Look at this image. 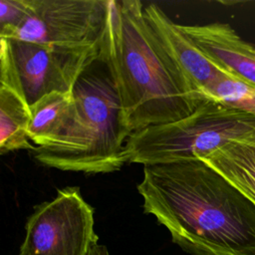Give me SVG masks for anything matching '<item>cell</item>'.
I'll return each mask as SVG.
<instances>
[{
	"mask_svg": "<svg viewBox=\"0 0 255 255\" xmlns=\"http://www.w3.org/2000/svg\"><path fill=\"white\" fill-rule=\"evenodd\" d=\"M143 211L190 255H255V204L202 159L143 165Z\"/></svg>",
	"mask_w": 255,
	"mask_h": 255,
	"instance_id": "cell-1",
	"label": "cell"
},
{
	"mask_svg": "<svg viewBox=\"0 0 255 255\" xmlns=\"http://www.w3.org/2000/svg\"><path fill=\"white\" fill-rule=\"evenodd\" d=\"M139 0H111L106 42L130 133L179 121L207 97L193 92L160 48Z\"/></svg>",
	"mask_w": 255,
	"mask_h": 255,
	"instance_id": "cell-2",
	"label": "cell"
},
{
	"mask_svg": "<svg viewBox=\"0 0 255 255\" xmlns=\"http://www.w3.org/2000/svg\"><path fill=\"white\" fill-rule=\"evenodd\" d=\"M107 33V32H106ZM68 120L57 137L36 146L34 157L44 165L89 174L111 173L126 163L127 128L106 35L102 50L72 90Z\"/></svg>",
	"mask_w": 255,
	"mask_h": 255,
	"instance_id": "cell-3",
	"label": "cell"
},
{
	"mask_svg": "<svg viewBox=\"0 0 255 255\" xmlns=\"http://www.w3.org/2000/svg\"><path fill=\"white\" fill-rule=\"evenodd\" d=\"M255 131V116L207 99L192 114L129 135L127 163L143 165L200 158Z\"/></svg>",
	"mask_w": 255,
	"mask_h": 255,
	"instance_id": "cell-4",
	"label": "cell"
},
{
	"mask_svg": "<svg viewBox=\"0 0 255 255\" xmlns=\"http://www.w3.org/2000/svg\"><path fill=\"white\" fill-rule=\"evenodd\" d=\"M103 41L65 48L0 38V85L15 91L29 107L54 92L72 93L84 70L100 55Z\"/></svg>",
	"mask_w": 255,
	"mask_h": 255,
	"instance_id": "cell-5",
	"label": "cell"
},
{
	"mask_svg": "<svg viewBox=\"0 0 255 255\" xmlns=\"http://www.w3.org/2000/svg\"><path fill=\"white\" fill-rule=\"evenodd\" d=\"M18 255H89L98 243L93 207L78 187L59 189L35 206Z\"/></svg>",
	"mask_w": 255,
	"mask_h": 255,
	"instance_id": "cell-6",
	"label": "cell"
},
{
	"mask_svg": "<svg viewBox=\"0 0 255 255\" xmlns=\"http://www.w3.org/2000/svg\"><path fill=\"white\" fill-rule=\"evenodd\" d=\"M111 0H29L24 21L4 39L40 45L85 48L107 32Z\"/></svg>",
	"mask_w": 255,
	"mask_h": 255,
	"instance_id": "cell-7",
	"label": "cell"
},
{
	"mask_svg": "<svg viewBox=\"0 0 255 255\" xmlns=\"http://www.w3.org/2000/svg\"><path fill=\"white\" fill-rule=\"evenodd\" d=\"M143 14L160 48L179 76L193 92L205 96L208 86L225 72L208 60L160 7L148 4L143 7Z\"/></svg>",
	"mask_w": 255,
	"mask_h": 255,
	"instance_id": "cell-8",
	"label": "cell"
},
{
	"mask_svg": "<svg viewBox=\"0 0 255 255\" xmlns=\"http://www.w3.org/2000/svg\"><path fill=\"white\" fill-rule=\"evenodd\" d=\"M196 48L226 74L255 86V46L225 23L180 25Z\"/></svg>",
	"mask_w": 255,
	"mask_h": 255,
	"instance_id": "cell-9",
	"label": "cell"
},
{
	"mask_svg": "<svg viewBox=\"0 0 255 255\" xmlns=\"http://www.w3.org/2000/svg\"><path fill=\"white\" fill-rule=\"evenodd\" d=\"M198 159L214 168L255 204V131Z\"/></svg>",
	"mask_w": 255,
	"mask_h": 255,
	"instance_id": "cell-10",
	"label": "cell"
},
{
	"mask_svg": "<svg viewBox=\"0 0 255 255\" xmlns=\"http://www.w3.org/2000/svg\"><path fill=\"white\" fill-rule=\"evenodd\" d=\"M31 121L30 108L12 89L0 85V152L34 150L28 128Z\"/></svg>",
	"mask_w": 255,
	"mask_h": 255,
	"instance_id": "cell-11",
	"label": "cell"
},
{
	"mask_svg": "<svg viewBox=\"0 0 255 255\" xmlns=\"http://www.w3.org/2000/svg\"><path fill=\"white\" fill-rule=\"evenodd\" d=\"M72 93H51L30 106L31 121L28 135L35 146L54 140L69 118Z\"/></svg>",
	"mask_w": 255,
	"mask_h": 255,
	"instance_id": "cell-12",
	"label": "cell"
},
{
	"mask_svg": "<svg viewBox=\"0 0 255 255\" xmlns=\"http://www.w3.org/2000/svg\"><path fill=\"white\" fill-rule=\"evenodd\" d=\"M204 94L226 107L255 116V86L229 74L216 78Z\"/></svg>",
	"mask_w": 255,
	"mask_h": 255,
	"instance_id": "cell-13",
	"label": "cell"
},
{
	"mask_svg": "<svg viewBox=\"0 0 255 255\" xmlns=\"http://www.w3.org/2000/svg\"><path fill=\"white\" fill-rule=\"evenodd\" d=\"M29 0H0V38H5L24 21Z\"/></svg>",
	"mask_w": 255,
	"mask_h": 255,
	"instance_id": "cell-14",
	"label": "cell"
},
{
	"mask_svg": "<svg viewBox=\"0 0 255 255\" xmlns=\"http://www.w3.org/2000/svg\"><path fill=\"white\" fill-rule=\"evenodd\" d=\"M89 255H110V254H109V251L106 246L100 245L99 243H95L92 246V248L89 252Z\"/></svg>",
	"mask_w": 255,
	"mask_h": 255,
	"instance_id": "cell-15",
	"label": "cell"
}]
</instances>
